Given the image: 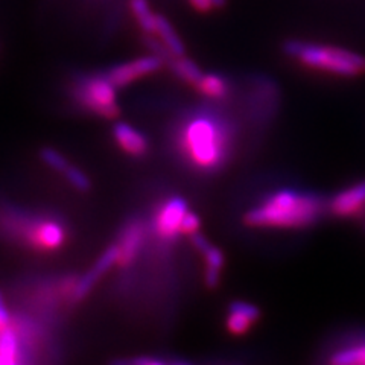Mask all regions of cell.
Here are the masks:
<instances>
[{
  "label": "cell",
  "mask_w": 365,
  "mask_h": 365,
  "mask_svg": "<svg viewBox=\"0 0 365 365\" xmlns=\"http://www.w3.org/2000/svg\"><path fill=\"white\" fill-rule=\"evenodd\" d=\"M175 145L187 166L202 174H213L232 157L233 128L230 122L215 114H195L181 123Z\"/></svg>",
  "instance_id": "obj_1"
},
{
  "label": "cell",
  "mask_w": 365,
  "mask_h": 365,
  "mask_svg": "<svg viewBox=\"0 0 365 365\" xmlns=\"http://www.w3.org/2000/svg\"><path fill=\"white\" fill-rule=\"evenodd\" d=\"M327 207L315 193L282 189L271 193L244 215V224L255 228H306L314 225Z\"/></svg>",
  "instance_id": "obj_2"
},
{
  "label": "cell",
  "mask_w": 365,
  "mask_h": 365,
  "mask_svg": "<svg viewBox=\"0 0 365 365\" xmlns=\"http://www.w3.org/2000/svg\"><path fill=\"white\" fill-rule=\"evenodd\" d=\"M284 52L307 67L318 68L339 76H358L365 73V56L334 46L303 41H288Z\"/></svg>",
  "instance_id": "obj_3"
},
{
  "label": "cell",
  "mask_w": 365,
  "mask_h": 365,
  "mask_svg": "<svg viewBox=\"0 0 365 365\" xmlns=\"http://www.w3.org/2000/svg\"><path fill=\"white\" fill-rule=\"evenodd\" d=\"M75 99L102 118L114 119L119 116V106L116 102V87L106 76L81 78L73 87Z\"/></svg>",
  "instance_id": "obj_4"
},
{
  "label": "cell",
  "mask_w": 365,
  "mask_h": 365,
  "mask_svg": "<svg viewBox=\"0 0 365 365\" xmlns=\"http://www.w3.org/2000/svg\"><path fill=\"white\" fill-rule=\"evenodd\" d=\"M189 210L187 201L181 197H170L160 205L154 227L157 236L165 242H173L181 235V222Z\"/></svg>",
  "instance_id": "obj_5"
},
{
  "label": "cell",
  "mask_w": 365,
  "mask_h": 365,
  "mask_svg": "<svg viewBox=\"0 0 365 365\" xmlns=\"http://www.w3.org/2000/svg\"><path fill=\"white\" fill-rule=\"evenodd\" d=\"M162 66H163V60L157 55L142 56V58H137L134 61L119 64L116 67L110 68L106 78L116 88H122L135 81V79H140L146 75L157 72Z\"/></svg>",
  "instance_id": "obj_6"
},
{
  "label": "cell",
  "mask_w": 365,
  "mask_h": 365,
  "mask_svg": "<svg viewBox=\"0 0 365 365\" xmlns=\"http://www.w3.org/2000/svg\"><path fill=\"white\" fill-rule=\"evenodd\" d=\"M327 209L336 218H359L365 215V180L356 182L327 202Z\"/></svg>",
  "instance_id": "obj_7"
},
{
  "label": "cell",
  "mask_w": 365,
  "mask_h": 365,
  "mask_svg": "<svg viewBox=\"0 0 365 365\" xmlns=\"http://www.w3.org/2000/svg\"><path fill=\"white\" fill-rule=\"evenodd\" d=\"M192 247L195 248L198 253L204 257L205 262V272H204V283L205 287L215 289L221 282V271L225 265V256L222 251L210 244L207 237L201 235L200 232L189 236Z\"/></svg>",
  "instance_id": "obj_8"
},
{
  "label": "cell",
  "mask_w": 365,
  "mask_h": 365,
  "mask_svg": "<svg viewBox=\"0 0 365 365\" xmlns=\"http://www.w3.org/2000/svg\"><path fill=\"white\" fill-rule=\"evenodd\" d=\"M119 260V248L118 245H111L108 247L104 253L101 255V257L98 259L96 264L91 267V269L86 274L84 277L79 279V282L76 283V287L73 289V300L75 302H81L83 299H86V295H88V292L95 288V284L101 280L102 276L111 269L113 265H116Z\"/></svg>",
  "instance_id": "obj_9"
},
{
  "label": "cell",
  "mask_w": 365,
  "mask_h": 365,
  "mask_svg": "<svg viewBox=\"0 0 365 365\" xmlns=\"http://www.w3.org/2000/svg\"><path fill=\"white\" fill-rule=\"evenodd\" d=\"M260 318L259 307L248 302H232L228 304L225 327L228 332L236 336L245 335Z\"/></svg>",
  "instance_id": "obj_10"
},
{
  "label": "cell",
  "mask_w": 365,
  "mask_h": 365,
  "mask_svg": "<svg viewBox=\"0 0 365 365\" xmlns=\"http://www.w3.org/2000/svg\"><path fill=\"white\" fill-rule=\"evenodd\" d=\"M145 227L142 222L134 221L125 227L123 233L120 235V242L118 244L119 248V260L118 265L127 268L135 260L139 251L142 250L145 241Z\"/></svg>",
  "instance_id": "obj_11"
},
{
  "label": "cell",
  "mask_w": 365,
  "mask_h": 365,
  "mask_svg": "<svg viewBox=\"0 0 365 365\" xmlns=\"http://www.w3.org/2000/svg\"><path fill=\"white\" fill-rule=\"evenodd\" d=\"M113 135L122 150L133 157H143L150 150L146 137L125 122H118L114 125Z\"/></svg>",
  "instance_id": "obj_12"
},
{
  "label": "cell",
  "mask_w": 365,
  "mask_h": 365,
  "mask_svg": "<svg viewBox=\"0 0 365 365\" xmlns=\"http://www.w3.org/2000/svg\"><path fill=\"white\" fill-rule=\"evenodd\" d=\"M64 237V228L55 222H44L31 235L32 241L43 248H58L63 245Z\"/></svg>",
  "instance_id": "obj_13"
},
{
  "label": "cell",
  "mask_w": 365,
  "mask_h": 365,
  "mask_svg": "<svg viewBox=\"0 0 365 365\" xmlns=\"http://www.w3.org/2000/svg\"><path fill=\"white\" fill-rule=\"evenodd\" d=\"M155 34L162 40V43L166 46V49L170 52L173 56H182L185 53V44L181 43L178 34L173 28V25L163 17L157 16V29Z\"/></svg>",
  "instance_id": "obj_14"
},
{
  "label": "cell",
  "mask_w": 365,
  "mask_h": 365,
  "mask_svg": "<svg viewBox=\"0 0 365 365\" xmlns=\"http://www.w3.org/2000/svg\"><path fill=\"white\" fill-rule=\"evenodd\" d=\"M170 68H173V72L180 79H182V81H186L192 86H197L200 78L202 76L198 66L189 58H182V56H174V58L170 60Z\"/></svg>",
  "instance_id": "obj_15"
},
{
  "label": "cell",
  "mask_w": 365,
  "mask_h": 365,
  "mask_svg": "<svg viewBox=\"0 0 365 365\" xmlns=\"http://www.w3.org/2000/svg\"><path fill=\"white\" fill-rule=\"evenodd\" d=\"M195 87L201 95L212 99H222L228 93L227 83L218 75H202Z\"/></svg>",
  "instance_id": "obj_16"
},
{
  "label": "cell",
  "mask_w": 365,
  "mask_h": 365,
  "mask_svg": "<svg viewBox=\"0 0 365 365\" xmlns=\"http://www.w3.org/2000/svg\"><path fill=\"white\" fill-rule=\"evenodd\" d=\"M130 5H131V9H133V13H134L137 21H139L140 28L146 34H150V36L155 34L157 16L153 14V11H151L150 5H148L146 0H131Z\"/></svg>",
  "instance_id": "obj_17"
},
{
  "label": "cell",
  "mask_w": 365,
  "mask_h": 365,
  "mask_svg": "<svg viewBox=\"0 0 365 365\" xmlns=\"http://www.w3.org/2000/svg\"><path fill=\"white\" fill-rule=\"evenodd\" d=\"M329 365H365V342L334 353Z\"/></svg>",
  "instance_id": "obj_18"
},
{
  "label": "cell",
  "mask_w": 365,
  "mask_h": 365,
  "mask_svg": "<svg viewBox=\"0 0 365 365\" xmlns=\"http://www.w3.org/2000/svg\"><path fill=\"white\" fill-rule=\"evenodd\" d=\"M17 338L9 327L0 332V365H16Z\"/></svg>",
  "instance_id": "obj_19"
},
{
  "label": "cell",
  "mask_w": 365,
  "mask_h": 365,
  "mask_svg": "<svg viewBox=\"0 0 365 365\" xmlns=\"http://www.w3.org/2000/svg\"><path fill=\"white\" fill-rule=\"evenodd\" d=\"M40 158L49 168L58 170V173H66V169L68 168L66 157L56 150H53V148H43L40 151Z\"/></svg>",
  "instance_id": "obj_20"
},
{
  "label": "cell",
  "mask_w": 365,
  "mask_h": 365,
  "mask_svg": "<svg viewBox=\"0 0 365 365\" xmlns=\"http://www.w3.org/2000/svg\"><path fill=\"white\" fill-rule=\"evenodd\" d=\"M64 175H66V178L68 180V182H71V185H72L75 189H78V190L87 192V190L91 187L90 178L83 173L81 169L73 168V166H68V168L66 169Z\"/></svg>",
  "instance_id": "obj_21"
},
{
  "label": "cell",
  "mask_w": 365,
  "mask_h": 365,
  "mask_svg": "<svg viewBox=\"0 0 365 365\" xmlns=\"http://www.w3.org/2000/svg\"><path fill=\"white\" fill-rule=\"evenodd\" d=\"M201 228V218L197 215L193 213L190 210H187V213L185 215V218H182V222H181V235H187V236H192L200 232Z\"/></svg>",
  "instance_id": "obj_22"
},
{
  "label": "cell",
  "mask_w": 365,
  "mask_h": 365,
  "mask_svg": "<svg viewBox=\"0 0 365 365\" xmlns=\"http://www.w3.org/2000/svg\"><path fill=\"white\" fill-rule=\"evenodd\" d=\"M192 6L201 11V13H207L213 8H220L225 4V0H189Z\"/></svg>",
  "instance_id": "obj_23"
},
{
  "label": "cell",
  "mask_w": 365,
  "mask_h": 365,
  "mask_svg": "<svg viewBox=\"0 0 365 365\" xmlns=\"http://www.w3.org/2000/svg\"><path fill=\"white\" fill-rule=\"evenodd\" d=\"M9 312L6 309V306L4 303L2 295H0V330H4L9 326Z\"/></svg>",
  "instance_id": "obj_24"
},
{
  "label": "cell",
  "mask_w": 365,
  "mask_h": 365,
  "mask_svg": "<svg viewBox=\"0 0 365 365\" xmlns=\"http://www.w3.org/2000/svg\"><path fill=\"white\" fill-rule=\"evenodd\" d=\"M146 365H168L165 361L162 359H154V358H150V361H148Z\"/></svg>",
  "instance_id": "obj_25"
},
{
  "label": "cell",
  "mask_w": 365,
  "mask_h": 365,
  "mask_svg": "<svg viewBox=\"0 0 365 365\" xmlns=\"http://www.w3.org/2000/svg\"><path fill=\"white\" fill-rule=\"evenodd\" d=\"M173 365H189L187 362H174Z\"/></svg>",
  "instance_id": "obj_26"
}]
</instances>
